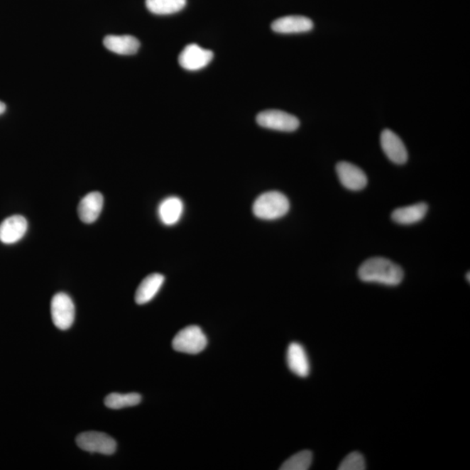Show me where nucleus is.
<instances>
[{
  "label": "nucleus",
  "mask_w": 470,
  "mask_h": 470,
  "mask_svg": "<svg viewBox=\"0 0 470 470\" xmlns=\"http://www.w3.org/2000/svg\"><path fill=\"white\" fill-rule=\"evenodd\" d=\"M358 276L364 283L398 286L404 277L399 265L383 257H373L364 261L358 270Z\"/></svg>",
  "instance_id": "obj_1"
},
{
  "label": "nucleus",
  "mask_w": 470,
  "mask_h": 470,
  "mask_svg": "<svg viewBox=\"0 0 470 470\" xmlns=\"http://www.w3.org/2000/svg\"><path fill=\"white\" fill-rule=\"evenodd\" d=\"M290 203L286 195L280 192H264L253 205L254 217L265 221H273L285 217L290 211Z\"/></svg>",
  "instance_id": "obj_2"
},
{
  "label": "nucleus",
  "mask_w": 470,
  "mask_h": 470,
  "mask_svg": "<svg viewBox=\"0 0 470 470\" xmlns=\"http://www.w3.org/2000/svg\"><path fill=\"white\" fill-rule=\"evenodd\" d=\"M172 345L175 351L197 354L206 349L207 339L200 327L188 326L175 335Z\"/></svg>",
  "instance_id": "obj_3"
},
{
  "label": "nucleus",
  "mask_w": 470,
  "mask_h": 470,
  "mask_svg": "<svg viewBox=\"0 0 470 470\" xmlns=\"http://www.w3.org/2000/svg\"><path fill=\"white\" fill-rule=\"evenodd\" d=\"M76 443L84 452L106 454V456L113 454L116 452L117 448L116 442L113 437L96 431L79 435L76 438Z\"/></svg>",
  "instance_id": "obj_4"
},
{
  "label": "nucleus",
  "mask_w": 470,
  "mask_h": 470,
  "mask_svg": "<svg viewBox=\"0 0 470 470\" xmlns=\"http://www.w3.org/2000/svg\"><path fill=\"white\" fill-rule=\"evenodd\" d=\"M256 121L258 125L264 129L280 131V132H294L300 126L297 118L280 110L261 111L257 115Z\"/></svg>",
  "instance_id": "obj_5"
},
{
  "label": "nucleus",
  "mask_w": 470,
  "mask_h": 470,
  "mask_svg": "<svg viewBox=\"0 0 470 470\" xmlns=\"http://www.w3.org/2000/svg\"><path fill=\"white\" fill-rule=\"evenodd\" d=\"M52 319L60 330L70 329L75 322V307L70 296L65 293H58L51 302Z\"/></svg>",
  "instance_id": "obj_6"
},
{
  "label": "nucleus",
  "mask_w": 470,
  "mask_h": 470,
  "mask_svg": "<svg viewBox=\"0 0 470 470\" xmlns=\"http://www.w3.org/2000/svg\"><path fill=\"white\" fill-rule=\"evenodd\" d=\"M213 58L214 53L210 50L204 49L196 44H190L180 53L179 64L187 71H199L206 67Z\"/></svg>",
  "instance_id": "obj_7"
},
{
  "label": "nucleus",
  "mask_w": 470,
  "mask_h": 470,
  "mask_svg": "<svg viewBox=\"0 0 470 470\" xmlns=\"http://www.w3.org/2000/svg\"><path fill=\"white\" fill-rule=\"evenodd\" d=\"M337 173L341 183L349 190L360 191L367 186V175L356 165L341 161L337 165Z\"/></svg>",
  "instance_id": "obj_8"
},
{
  "label": "nucleus",
  "mask_w": 470,
  "mask_h": 470,
  "mask_svg": "<svg viewBox=\"0 0 470 470\" xmlns=\"http://www.w3.org/2000/svg\"><path fill=\"white\" fill-rule=\"evenodd\" d=\"M381 145L389 160L398 165L405 164L408 160V151L405 145L398 134L386 129L381 134Z\"/></svg>",
  "instance_id": "obj_9"
},
{
  "label": "nucleus",
  "mask_w": 470,
  "mask_h": 470,
  "mask_svg": "<svg viewBox=\"0 0 470 470\" xmlns=\"http://www.w3.org/2000/svg\"><path fill=\"white\" fill-rule=\"evenodd\" d=\"M28 223L21 215H13L0 224V241L4 244H14L25 236Z\"/></svg>",
  "instance_id": "obj_10"
},
{
  "label": "nucleus",
  "mask_w": 470,
  "mask_h": 470,
  "mask_svg": "<svg viewBox=\"0 0 470 470\" xmlns=\"http://www.w3.org/2000/svg\"><path fill=\"white\" fill-rule=\"evenodd\" d=\"M314 28L310 18L304 16H285L277 18L272 23L273 32L283 34L302 33L310 32Z\"/></svg>",
  "instance_id": "obj_11"
},
{
  "label": "nucleus",
  "mask_w": 470,
  "mask_h": 470,
  "mask_svg": "<svg viewBox=\"0 0 470 470\" xmlns=\"http://www.w3.org/2000/svg\"><path fill=\"white\" fill-rule=\"evenodd\" d=\"M104 204L103 195L99 192H92L80 200L78 214L80 219L87 224L97 221L102 213Z\"/></svg>",
  "instance_id": "obj_12"
},
{
  "label": "nucleus",
  "mask_w": 470,
  "mask_h": 470,
  "mask_svg": "<svg viewBox=\"0 0 470 470\" xmlns=\"http://www.w3.org/2000/svg\"><path fill=\"white\" fill-rule=\"evenodd\" d=\"M287 361L288 368L295 375L300 377H307L310 375V360L305 349L297 342H292L288 346Z\"/></svg>",
  "instance_id": "obj_13"
},
{
  "label": "nucleus",
  "mask_w": 470,
  "mask_h": 470,
  "mask_svg": "<svg viewBox=\"0 0 470 470\" xmlns=\"http://www.w3.org/2000/svg\"><path fill=\"white\" fill-rule=\"evenodd\" d=\"M165 281V277L160 273H152L141 281L137 288L136 302L138 305H144L152 300L160 291Z\"/></svg>",
  "instance_id": "obj_14"
},
{
  "label": "nucleus",
  "mask_w": 470,
  "mask_h": 470,
  "mask_svg": "<svg viewBox=\"0 0 470 470\" xmlns=\"http://www.w3.org/2000/svg\"><path fill=\"white\" fill-rule=\"evenodd\" d=\"M184 204L182 200L175 196L168 197L160 202L158 208V214L161 222L165 226L175 225L182 217Z\"/></svg>",
  "instance_id": "obj_15"
},
{
  "label": "nucleus",
  "mask_w": 470,
  "mask_h": 470,
  "mask_svg": "<svg viewBox=\"0 0 470 470\" xmlns=\"http://www.w3.org/2000/svg\"><path fill=\"white\" fill-rule=\"evenodd\" d=\"M104 45L109 51L121 55H132L140 48V41L130 35H109L104 38Z\"/></svg>",
  "instance_id": "obj_16"
},
{
  "label": "nucleus",
  "mask_w": 470,
  "mask_h": 470,
  "mask_svg": "<svg viewBox=\"0 0 470 470\" xmlns=\"http://www.w3.org/2000/svg\"><path fill=\"white\" fill-rule=\"evenodd\" d=\"M427 204L425 202L415 204V205L398 208L393 212L391 218L398 224L410 225L421 222L427 212Z\"/></svg>",
  "instance_id": "obj_17"
},
{
  "label": "nucleus",
  "mask_w": 470,
  "mask_h": 470,
  "mask_svg": "<svg viewBox=\"0 0 470 470\" xmlns=\"http://www.w3.org/2000/svg\"><path fill=\"white\" fill-rule=\"evenodd\" d=\"M187 0H146V9L153 14L170 15L186 6Z\"/></svg>",
  "instance_id": "obj_18"
},
{
  "label": "nucleus",
  "mask_w": 470,
  "mask_h": 470,
  "mask_svg": "<svg viewBox=\"0 0 470 470\" xmlns=\"http://www.w3.org/2000/svg\"><path fill=\"white\" fill-rule=\"evenodd\" d=\"M141 402V395L137 393H130V394L113 393L106 396L105 405L111 410H121V408L136 406Z\"/></svg>",
  "instance_id": "obj_19"
},
{
  "label": "nucleus",
  "mask_w": 470,
  "mask_h": 470,
  "mask_svg": "<svg viewBox=\"0 0 470 470\" xmlns=\"http://www.w3.org/2000/svg\"><path fill=\"white\" fill-rule=\"evenodd\" d=\"M313 461V454L308 450L296 453L284 462L280 470H307Z\"/></svg>",
  "instance_id": "obj_20"
},
{
  "label": "nucleus",
  "mask_w": 470,
  "mask_h": 470,
  "mask_svg": "<svg viewBox=\"0 0 470 470\" xmlns=\"http://www.w3.org/2000/svg\"><path fill=\"white\" fill-rule=\"evenodd\" d=\"M339 470H364L366 461L359 452H352L346 456L338 468Z\"/></svg>",
  "instance_id": "obj_21"
},
{
  "label": "nucleus",
  "mask_w": 470,
  "mask_h": 470,
  "mask_svg": "<svg viewBox=\"0 0 470 470\" xmlns=\"http://www.w3.org/2000/svg\"><path fill=\"white\" fill-rule=\"evenodd\" d=\"M6 109V106L5 104H4L2 102H0V115L5 113Z\"/></svg>",
  "instance_id": "obj_22"
},
{
  "label": "nucleus",
  "mask_w": 470,
  "mask_h": 470,
  "mask_svg": "<svg viewBox=\"0 0 470 470\" xmlns=\"http://www.w3.org/2000/svg\"><path fill=\"white\" fill-rule=\"evenodd\" d=\"M466 279H467L468 281H469H469H470V278H469V272L468 273V275H466Z\"/></svg>",
  "instance_id": "obj_23"
}]
</instances>
